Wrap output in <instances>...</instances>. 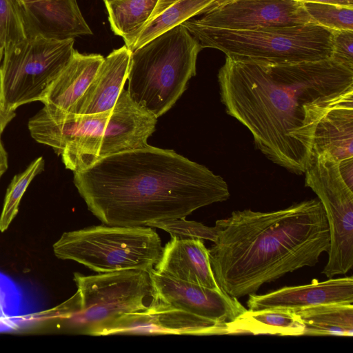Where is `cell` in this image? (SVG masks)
Returning <instances> with one entry per match:
<instances>
[{
  "label": "cell",
  "mask_w": 353,
  "mask_h": 353,
  "mask_svg": "<svg viewBox=\"0 0 353 353\" xmlns=\"http://www.w3.org/2000/svg\"><path fill=\"white\" fill-rule=\"evenodd\" d=\"M218 81L226 112L250 130L256 147L301 174L317 124L353 92V69L331 59L274 63L226 57Z\"/></svg>",
  "instance_id": "cell-1"
},
{
  "label": "cell",
  "mask_w": 353,
  "mask_h": 353,
  "mask_svg": "<svg viewBox=\"0 0 353 353\" xmlns=\"http://www.w3.org/2000/svg\"><path fill=\"white\" fill-rule=\"evenodd\" d=\"M88 210L103 224L145 226L228 200L226 181L172 150L148 145L104 157L74 172Z\"/></svg>",
  "instance_id": "cell-2"
},
{
  "label": "cell",
  "mask_w": 353,
  "mask_h": 353,
  "mask_svg": "<svg viewBox=\"0 0 353 353\" xmlns=\"http://www.w3.org/2000/svg\"><path fill=\"white\" fill-rule=\"evenodd\" d=\"M214 227L215 240L208 249L212 270L220 288L237 299L288 272L316 265L330 248L319 199L268 212L234 211Z\"/></svg>",
  "instance_id": "cell-3"
},
{
  "label": "cell",
  "mask_w": 353,
  "mask_h": 353,
  "mask_svg": "<svg viewBox=\"0 0 353 353\" xmlns=\"http://www.w3.org/2000/svg\"><path fill=\"white\" fill-rule=\"evenodd\" d=\"M157 122L123 88L114 108L100 113L76 114L44 105L30 119L28 129L36 141L50 146L74 172L104 157L148 146Z\"/></svg>",
  "instance_id": "cell-4"
},
{
  "label": "cell",
  "mask_w": 353,
  "mask_h": 353,
  "mask_svg": "<svg viewBox=\"0 0 353 353\" xmlns=\"http://www.w3.org/2000/svg\"><path fill=\"white\" fill-rule=\"evenodd\" d=\"M201 49L180 24L133 50L127 90L131 99L157 119L164 114L195 76Z\"/></svg>",
  "instance_id": "cell-5"
},
{
  "label": "cell",
  "mask_w": 353,
  "mask_h": 353,
  "mask_svg": "<svg viewBox=\"0 0 353 353\" xmlns=\"http://www.w3.org/2000/svg\"><path fill=\"white\" fill-rule=\"evenodd\" d=\"M182 25L201 48H211L226 57L274 63L330 59L332 31L314 23L251 30L203 27L188 20Z\"/></svg>",
  "instance_id": "cell-6"
},
{
  "label": "cell",
  "mask_w": 353,
  "mask_h": 353,
  "mask_svg": "<svg viewBox=\"0 0 353 353\" xmlns=\"http://www.w3.org/2000/svg\"><path fill=\"white\" fill-rule=\"evenodd\" d=\"M163 248L151 227L105 224L64 232L53 245L57 258L74 261L98 273L149 272L159 261Z\"/></svg>",
  "instance_id": "cell-7"
},
{
  "label": "cell",
  "mask_w": 353,
  "mask_h": 353,
  "mask_svg": "<svg viewBox=\"0 0 353 353\" xmlns=\"http://www.w3.org/2000/svg\"><path fill=\"white\" fill-rule=\"evenodd\" d=\"M74 39L26 37L3 50L0 65V104L15 110L43 102L55 79L72 59Z\"/></svg>",
  "instance_id": "cell-8"
},
{
  "label": "cell",
  "mask_w": 353,
  "mask_h": 353,
  "mask_svg": "<svg viewBox=\"0 0 353 353\" xmlns=\"http://www.w3.org/2000/svg\"><path fill=\"white\" fill-rule=\"evenodd\" d=\"M74 281L79 294V309L70 317L72 331L81 334L103 336L121 316L145 310V299L152 294L148 272L122 270L83 275L75 272Z\"/></svg>",
  "instance_id": "cell-9"
},
{
  "label": "cell",
  "mask_w": 353,
  "mask_h": 353,
  "mask_svg": "<svg viewBox=\"0 0 353 353\" xmlns=\"http://www.w3.org/2000/svg\"><path fill=\"white\" fill-rule=\"evenodd\" d=\"M188 21L200 26L234 30L314 23L303 2L293 0H230L201 18Z\"/></svg>",
  "instance_id": "cell-10"
},
{
  "label": "cell",
  "mask_w": 353,
  "mask_h": 353,
  "mask_svg": "<svg viewBox=\"0 0 353 353\" xmlns=\"http://www.w3.org/2000/svg\"><path fill=\"white\" fill-rule=\"evenodd\" d=\"M149 274L152 298L150 305L181 310L222 323H231L247 311L237 298L222 290L176 280L154 269Z\"/></svg>",
  "instance_id": "cell-11"
},
{
  "label": "cell",
  "mask_w": 353,
  "mask_h": 353,
  "mask_svg": "<svg viewBox=\"0 0 353 353\" xmlns=\"http://www.w3.org/2000/svg\"><path fill=\"white\" fill-rule=\"evenodd\" d=\"M116 334L214 335L228 332V323L181 310L148 305L145 310L121 316L103 336Z\"/></svg>",
  "instance_id": "cell-12"
},
{
  "label": "cell",
  "mask_w": 353,
  "mask_h": 353,
  "mask_svg": "<svg viewBox=\"0 0 353 353\" xmlns=\"http://www.w3.org/2000/svg\"><path fill=\"white\" fill-rule=\"evenodd\" d=\"M353 303L352 276L327 281L312 280L311 283L283 287L265 294H249L248 310H296L321 304Z\"/></svg>",
  "instance_id": "cell-13"
},
{
  "label": "cell",
  "mask_w": 353,
  "mask_h": 353,
  "mask_svg": "<svg viewBox=\"0 0 353 353\" xmlns=\"http://www.w3.org/2000/svg\"><path fill=\"white\" fill-rule=\"evenodd\" d=\"M19 3L26 37L65 40L92 34L76 0Z\"/></svg>",
  "instance_id": "cell-14"
},
{
  "label": "cell",
  "mask_w": 353,
  "mask_h": 353,
  "mask_svg": "<svg viewBox=\"0 0 353 353\" xmlns=\"http://www.w3.org/2000/svg\"><path fill=\"white\" fill-rule=\"evenodd\" d=\"M154 270L161 275L176 280L221 290L214 279L208 249L203 239L171 238L163 248Z\"/></svg>",
  "instance_id": "cell-15"
},
{
  "label": "cell",
  "mask_w": 353,
  "mask_h": 353,
  "mask_svg": "<svg viewBox=\"0 0 353 353\" xmlns=\"http://www.w3.org/2000/svg\"><path fill=\"white\" fill-rule=\"evenodd\" d=\"M131 53L125 45L104 58L88 88L69 112L92 114L112 109L128 79Z\"/></svg>",
  "instance_id": "cell-16"
},
{
  "label": "cell",
  "mask_w": 353,
  "mask_h": 353,
  "mask_svg": "<svg viewBox=\"0 0 353 353\" xmlns=\"http://www.w3.org/2000/svg\"><path fill=\"white\" fill-rule=\"evenodd\" d=\"M323 152L339 161L353 158V92L337 101L317 124L311 154Z\"/></svg>",
  "instance_id": "cell-17"
},
{
  "label": "cell",
  "mask_w": 353,
  "mask_h": 353,
  "mask_svg": "<svg viewBox=\"0 0 353 353\" xmlns=\"http://www.w3.org/2000/svg\"><path fill=\"white\" fill-rule=\"evenodd\" d=\"M103 60L101 54H83L75 50L51 85L43 101L44 105L69 112L88 88Z\"/></svg>",
  "instance_id": "cell-18"
},
{
  "label": "cell",
  "mask_w": 353,
  "mask_h": 353,
  "mask_svg": "<svg viewBox=\"0 0 353 353\" xmlns=\"http://www.w3.org/2000/svg\"><path fill=\"white\" fill-rule=\"evenodd\" d=\"M230 0H157L132 52L165 31Z\"/></svg>",
  "instance_id": "cell-19"
},
{
  "label": "cell",
  "mask_w": 353,
  "mask_h": 353,
  "mask_svg": "<svg viewBox=\"0 0 353 353\" xmlns=\"http://www.w3.org/2000/svg\"><path fill=\"white\" fill-rule=\"evenodd\" d=\"M303 326V335L353 336V305L321 304L292 310Z\"/></svg>",
  "instance_id": "cell-20"
},
{
  "label": "cell",
  "mask_w": 353,
  "mask_h": 353,
  "mask_svg": "<svg viewBox=\"0 0 353 353\" xmlns=\"http://www.w3.org/2000/svg\"><path fill=\"white\" fill-rule=\"evenodd\" d=\"M228 334H266L279 336H302L303 326L292 310L267 309L247 310L234 321L228 323Z\"/></svg>",
  "instance_id": "cell-21"
},
{
  "label": "cell",
  "mask_w": 353,
  "mask_h": 353,
  "mask_svg": "<svg viewBox=\"0 0 353 353\" xmlns=\"http://www.w3.org/2000/svg\"><path fill=\"white\" fill-rule=\"evenodd\" d=\"M157 0H113L105 3L111 29L132 47L150 17Z\"/></svg>",
  "instance_id": "cell-22"
},
{
  "label": "cell",
  "mask_w": 353,
  "mask_h": 353,
  "mask_svg": "<svg viewBox=\"0 0 353 353\" xmlns=\"http://www.w3.org/2000/svg\"><path fill=\"white\" fill-rule=\"evenodd\" d=\"M44 159L33 161L21 173L16 174L10 183L0 216V232L6 231L18 213L21 199L32 180L44 168Z\"/></svg>",
  "instance_id": "cell-23"
},
{
  "label": "cell",
  "mask_w": 353,
  "mask_h": 353,
  "mask_svg": "<svg viewBox=\"0 0 353 353\" xmlns=\"http://www.w3.org/2000/svg\"><path fill=\"white\" fill-rule=\"evenodd\" d=\"M312 22L330 30H353V7L321 2H303Z\"/></svg>",
  "instance_id": "cell-24"
},
{
  "label": "cell",
  "mask_w": 353,
  "mask_h": 353,
  "mask_svg": "<svg viewBox=\"0 0 353 353\" xmlns=\"http://www.w3.org/2000/svg\"><path fill=\"white\" fill-rule=\"evenodd\" d=\"M22 303L19 288L10 278L0 272V332L17 327Z\"/></svg>",
  "instance_id": "cell-25"
},
{
  "label": "cell",
  "mask_w": 353,
  "mask_h": 353,
  "mask_svg": "<svg viewBox=\"0 0 353 353\" xmlns=\"http://www.w3.org/2000/svg\"><path fill=\"white\" fill-rule=\"evenodd\" d=\"M26 37L19 0H0V50Z\"/></svg>",
  "instance_id": "cell-26"
},
{
  "label": "cell",
  "mask_w": 353,
  "mask_h": 353,
  "mask_svg": "<svg viewBox=\"0 0 353 353\" xmlns=\"http://www.w3.org/2000/svg\"><path fill=\"white\" fill-rule=\"evenodd\" d=\"M145 226L157 228L168 232L171 238L177 239L215 240L214 227H208L201 223L188 221L185 217L148 223Z\"/></svg>",
  "instance_id": "cell-27"
},
{
  "label": "cell",
  "mask_w": 353,
  "mask_h": 353,
  "mask_svg": "<svg viewBox=\"0 0 353 353\" xmlns=\"http://www.w3.org/2000/svg\"><path fill=\"white\" fill-rule=\"evenodd\" d=\"M332 31V51L330 59L353 69V30Z\"/></svg>",
  "instance_id": "cell-28"
},
{
  "label": "cell",
  "mask_w": 353,
  "mask_h": 353,
  "mask_svg": "<svg viewBox=\"0 0 353 353\" xmlns=\"http://www.w3.org/2000/svg\"><path fill=\"white\" fill-rule=\"evenodd\" d=\"M339 165L343 179L349 188L353 190V158L339 161Z\"/></svg>",
  "instance_id": "cell-29"
},
{
  "label": "cell",
  "mask_w": 353,
  "mask_h": 353,
  "mask_svg": "<svg viewBox=\"0 0 353 353\" xmlns=\"http://www.w3.org/2000/svg\"><path fill=\"white\" fill-rule=\"evenodd\" d=\"M15 115L14 110H8L0 104V134Z\"/></svg>",
  "instance_id": "cell-30"
},
{
  "label": "cell",
  "mask_w": 353,
  "mask_h": 353,
  "mask_svg": "<svg viewBox=\"0 0 353 353\" xmlns=\"http://www.w3.org/2000/svg\"><path fill=\"white\" fill-rule=\"evenodd\" d=\"M1 137V134H0ZM8 168V155L4 149L0 137V178Z\"/></svg>",
  "instance_id": "cell-31"
},
{
  "label": "cell",
  "mask_w": 353,
  "mask_h": 353,
  "mask_svg": "<svg viewBox=\"0 0 353 353\" xmlns=\"http://www.w3.org/2000/svg\"><path fill=\"white\" fill-rule=\"evenodd\" d=\"M301 2H321L353 7V0H293Z\"/></svg>",
  "instance_id": "cell-32"
},
{
  "label": "cell",
  "mask_w": 353,
  "mask_h": 353,
  "mask_svg": "<svg viewBox=\"0 0 353 353\" xmlns=\"http://www.w3.org/2000/svg\"><path fill=\"white\" fill-rule=\"evenodd\" d=\"M32 1H37V0H19V1H20V2Z\"/></svg>",
  "instance_id": "cell-33"
},
{
  "label": "cell",
  "mask_w": 353,
  "mask_h": 353,
  "mask_svg": "<svg viewBox=\"0 0 353 353\" xmlns=\"http://www.w3.org/2000/svg\"><path fill=\"white\" fill-rule=\"evenodd\" d=\"M3 55V52L0 50V62L2 58V56Z\"/></svg>",
  "instance_id": "cell-34"
},
{
  "label": "cell",
  "mask_w": 353,
  "mask_h": 353,
  "mask_svg": "<svg viewBox=\"0 0 353 353\" xmlns=\"http://www.w3.org/2000/svg\"><path fill=\"white\" fill-rule=\"evenodd\" d=\"M103 1H104L105 3H108V2L112 1H113V0H103Z\"/></svg>",
  "instance_id": "cell-35"
}]
</instances>
